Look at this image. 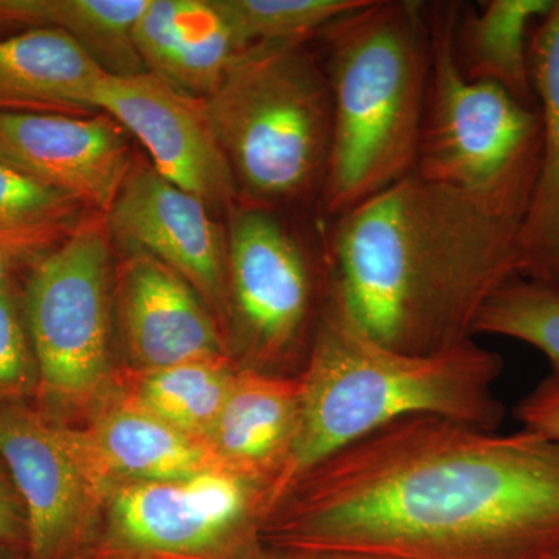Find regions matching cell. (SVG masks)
Masks as SVG:
<instances>
[{
	"mask_svg": "<svg viewBox=\"0 0 559 559\" xmlns=\"http://www.w3.org/2000/svg\"><path fill=\"white\" fill-rule=\"evenodd\" d=\"M555 0H488L480 9L462 7L454 35L455 60L465 79L503 87L525 108L539 109L530 73L533 22L554 9Z\"/></svg>",
	"mask_w": 559,
	"mask_h": 559,
	"instance_id": "20",
	"label": "cell"
},
{
	"mask_svg": "<svg viewBox=\"0 0 559 559\" xmlns=\"http://www.w3.org/2000/svg\"><path fill=\"white\" fill-rule=\"evenodd\" d=\"M7 261L5 259H3L2 255H0V280H2L3 277H7Z\"/></svg>",
	"mask_w": 559,
	"mask_h": 559,
	"instance_id": "29",
	"label": "cell"
},
{
	"mask_svg": "<svg viewBox=\"0 0 559 559\" xmlns=\"http://www.w3.org/2000/svg\"><path fill=\"white\" fill-rule=\"evenodd\" d=\"M105 216L110 240L170 267L197 289L219 323H229L227 231L205 202L134 159Z\"/></svg>",
	"mask_w": 559,
	"mask_h": 559,
	"instance_id": "12",
	"label": "cell"
},
{
	"mask_svg": "<svg viewBox=\"0 0 559 559\" xmlns=\"http://www.w3.org/2000/svg\"><path fill=\"white\" fill-rule=\"evenodd\" d=\"M240 366L230 356L135 371L124 399L171 428L205 441L218 419Z\"/></svg>",
	"mask_w": 559,
	"mask_h": 559,
	"instance_id": "22",
	"label": "cell"
},
{
	"mask_svg": "<svg viewBox=\"0 0 559 559\" xmlns=\"http://www.w3.org/2000/svg\"><path fill=\"white\" fill-rule=\"evenodd\" d=\"M0 459L24 509L28 559H81L117 487L83 430L17 403L0 404Z\"/></svg>",
	"mask_w": 559,
	"mask_h": 559,
	"instance_id": "10",
	"label": "cell"
},
{
	"mask_svg": "<svg viewBox=\"0 0 559 559\" xmlns=\"http://www.w3.org/2000/svg\"><path fill=\"white\" fill-rule=\"evenodd\" d=\"M299 429V378L238 370L205 443L227 471L270 489L282 476Z\"/></svg>",
	"mask_w": 559,
	"mask_h": 559,
	"instance_id": "15",
	"label": "cell"
},
{
	"mask_svg": "<svg viewBox=\"0 0 559 559\" xmlns=\"http://www.w3.org/2000/svg\"><path fill=\"white\" fill-rule=\"evenodd\" d=\"M460 10L426 3L430 70L414 173L524 223L538 186L543 119L499 84L463 76L454 50Z\"/></svg>",
	"mask_w": 559,
	"mask_h": 559,
	"instance_id": "6",
	"label": "cell"
},
{
	"mask_svg": "<svg viewBox=\"0 0 559 559\" xmlns=\"http://www.w3.org/2000/svg\"><path fill=\"white\" fill-rule=\"evenodd\" d=\"M555 559H559V555H558V557H557V558H555Z\"/></svg>",
	"mask_w": 559,
	"mask_h": 559,
	"instance_id": "31",
	"label": "cell"
},
{
	"mask_svg": "<svg viewBox=\"0 0 559 559\" xmlns=\"http://www.w3.org/2000/svg\"><path fill=\"white\" fill-rule=\"evenodd\" d=\"M117 308L135 371L229 356L221 323L197 289L145 253H127L121 263Z\"/></svg>",
	"mask_w": 559,
	"mask_h": 559,
	"instance_id": "14",
	"label": "cell"
},
{
	"mask_svg": "<svg viewBox=\"0 0 559 559\" xmlns=\"http://www.w3.org/2000/svg\"><path fill=\"white\" fill-rule=\"evenodd\" d=\"M145 146L165 179L200 198L213 213L238 204L237 182L210 121L205 102L150 72L108 75L94 100Z\"/></svg>",
	"mask_w": 559,
	"mask_h": 559,
	"instance_id": "11",
	"label": "cell"
},
{
	"mask_svg": "<svg viewBox=\"0 0 559 559\" xmlns=\"http://www.w3.org/2000/svg\"><path fill=\"white\" fill-rule=\"evenodd\" d=\"M128 134L103 112H0V162L106 215L134 164Z\"/></svg>",
	"mask_w": 559,
	"mask_h": 559,
	"instance_id": "13",
	"label": "cell"
},
{
	"mask_svg": "<svg viewBox=\"0 0 559 559\" xmlns=\"http://www.w3.org/2000/svg\"><path fill=\"white\" fill-rule=\"evenodd\" d=\"M27 544L24 509L10 476L0 469V544Z\"/></svg>",
	"mask_w": 559,
	"mask_h": 559,
	"instance_id": "28",
	"label": "cell"
},
{
	"mask_svg": "<svg viewBox=\"0 0 559 559\" xmlns=\"http://www.w3.org/2000/svg\"><path fill=\"white\" fill-rule=\"evenodd\" d=\"M132 39L146 72L202 100L241 53L215 0H148Z\"/></svg>",
	"mask_w": 559,
	"mask_h": 559,
	"instance_id": "16",
	"label": "cell"
},
{
	"mask_svg": "<svg viewBox=\"0 0 559 559\" xmlns=\"http://www.w3.org/2000/svg\"><path fill=\"white\" fill-rule=\"evenodd\" d=\"M226 231L229 323L242 369L280 374L299 360L304 370L334 293L326 231L308 241L285 210L240 202Z\"/></svg>",
	"mask_w": 559,
	"mask_h": 559,
	"instance_id": "7",
	"label": "cell"
},
{
	"mask_svg": "<svg viewBox=\"0 0 559 559\" xmlns=\"http://www.w3.org/2000/svg\"><path fill=\"white\" fill-rule=\"evenodd\" d=\"M241 51L264 44H307L369 0H215Z\"/></svg>",
	"mask_w": 559,
	"mask_h": 559,
	"instance_id": "24",
	"label": "cell"
},
{
	"mask_svg": "<svg viewBox=\"0 0 559 559\" xmlns=\"http://www.w3.org/2000/svg\"><path fill=\"white\" fill-rule=\"evenodd\" d=\"M522 429L559 443V374L544 378L514 411Z\"/></svg>",
	"mask_w": 559,
	"mask_h": 559,
	"instance_id": "27",
	"label": "cell"
},
{
	"mask_svg": "<svg viewBox=\"0 0 559 559\" xmlns=\"http://www.w3.org/2000/svg\"><path fill=\"white\" fill-rule=\"evenodd\" d=\"M83 432L103 469L117 485L182 480L227 471L205 441L171 428L123 395L97 409Z\"/></svg>",
	"mask_w": 559,
	"mask_h": 559,
	"instance_id": "18",
	"label": "cell"
},
{
	"mask_svg": "<svg viewBox=\"0 0 559 559\" xmlns=\"http://www.w3.org/2000/svg\"><path fill=\"white\" fill-rule=\"evenodd\" d=\"M95 212L0 162V255L39 263Z\"/></svg>",
	"mask_w": 559,
	"mask_h": 559,
	"instance_id": "23",
	"label": "cell"
},
{
	"mask_svg": "<svg viewBox=\"0 0 559 559\" xmlns=\"http://www.w3.org/2000/svg\"><path fill=\"white\" fill-rule=\"evenodd\" d=\"M261 538L288 559H555L559 443L399 419L290 485Z\"/></svg>",
	"mask_w": 559,
	"mask_h": 559,
	"instance_id": "1",
	"label": "cell"
},
{
	"mask_svg": "<svg viewBox=\"0 0 559 559\" xmlns=\"http://www.w3.org/2000/svg\"><path fill=\"white\" fill-rule=\"evenodd\" d=\"M240 204L300 207L322 198L333 148L329 80L307 44L237 55L205 98Z\"/></svg>",
	"mask_w": 559,
	"mask_h": 559,
	"instance_id": "5",
	"label": "cell"
},
{
	"mask_svg": "<svg viewBox=\"0 0 559 559\" xmlns=\"http://www.w3.org/2000/svg\"><path fill=\"white\" fill-rule=\"evenodd\" d=\"M502 370L499 353L474 340L428 355L385 347L353 322L333 293L297 377L299 429L270 511L320 462L399 419L432 415L499 430L506 409L495 385Z\"/></svg>",
	"mask_w": 559,
	"mask_h": 559,
	"instance_id": "3",
	"label": "cell"
},
{
	"mask_svg": "<svg viewBox=\"0 0 559 559\" xmlns=\"http://www.w3.org/2000/svg\"><path fill=\"white\" fill-rule=\"evenodd\" d=\"M106 75L68 33L38 28L0 36V112L98 114L95 94Z\"/></svg>",
	"mask_w": 559,
	"mask_h": 559,
	"instance_id": "17",
	"label": "cell"
},
{
	"mask_svg": "<svg viewBox=\"0 0 559 559\" xmlns=\"http://www.w3.org/2000/svg\"><path fill=\"white\" fill-rule=\"evenodd\" d=\"M509 337L539 349L559 374V288L514 277L489 297L473 326V336Z\"/></svg>",
	"mask_w": 559,
	"mask_h": 559,
	"instance_id": "25",
	"label": "cell"
},
{
	"mask_svg": "<svg viewBox=\"0 0 559 559\" xmlns=\"http://www.w3.org/2000/svg\"><path fill=\"white\" fill-rule=\"evenodd\" d=\"M39 378L24 312L9 275L0 280V404L38 392Z\"/></svg>",
	"mask_w": 559,
	"mask_h": 559,
	"instance_id": "26",
	"label": "cell"
},
{
	"mask_svg": "<svg viewBox=\"0 0 559 559\" xmlns=\"http://www.w3.org/2000/svg\"><path fill=\"white\" fill-rule=\"evenodd\" d=\"M259 559H288V558L280 557V555H277V554H266V551H264L263 557H260Z\"/></svg>",
	"mask_w": 559,
	"mask_h": 559,
	"instance_id": "30",
	"label": "cell"
},
{
	"mask_svg": "<svg viewBox=\"0 0 559 559\" xmlns=\"http://www.w3.org/2000/svg\"><path fill=\"white\" fill-rule=\"evenodd\" d=\"M530 73L543 119V159L520 234V277L559 288V0L530 35Z\"/></svg>",
	"mask_w": 559,
	"mask_h": 559,
	"instance_id": "19",
	"label": "cell"
},
{
	"mask_svg": "<svg viewBox=\"0 0 559 559\" xmlns=\"http://www.w3.org/2000/svg\"><path fill=\"white\" fill-rule=\"evenodd\" d=\"M148 0H0V36L55 28L110 75L146 72L132 32Z\"/></svg>",
	"mask_w": 559,
	"mask_h": 559,
	"instance_id": "21",
	"label": "cell"
},
{
	"mask_svg": "<svg viewBox=\"0 0 559 559\" xmlns=\"http://www.w3.org/2000/svg\"><path fill=\"white\" fill-rule=\"evenodd\" d=\"M319 36L333 102L320 209L334 219L415 170L430 70L426 3L369 0Z\"/></svg>",
	"mask_w": 559,
	"mask_h": 559,
	"instance_id": "4",
	"label": "cell"
},
{
	"mask_svg": "<svg viewBox=\"0 0 559 559\" xmlns=\"http://www.w3.org/2000/svg\"><path fill=\"white\" fill-rule=\"evenodd\" d=\"M109 277L108 223L94 213L28 280L22 312L38 393L53 409H86L109 388Z\"/></svg>",
	"mask_w": 559,
	"mask_h": 559,
	"instance_id": "9",
	"label": "cell"
},
{
	"mask_svg": "<svg viewBox=\"0 0 559 559\" xmlns=\"http://www.w3.org/2000/svg\"><path fill=\"white\" fill-rule=\"evenodd\" d=\"M267 509L270 489L230 471L127 481L81 559H259Z\"/></svg>",
	"mask_w": 559,
	"mask_h": 559,
	"instance_id": "8",
	"label": "cell"
},
{
	"mask_svg": "<svg viewBox=\"0 0 559 559\" xmlns=\"http://www.w3.org/2000/svg\"><path fill=\"white\" fill-rule=\"evenodd\" d=\"M521 221L417 173L330 219L334 296L385 347L428 355L473 340L489 297L520 277Z\"/></svg>",
	"mask_w": 559,
	"mask_h": 559,
	"instance_id": "2",
	"label": "cell"
}]
</instances>
